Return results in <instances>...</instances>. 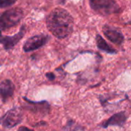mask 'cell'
Listing matches in <instances>:
<instances>
[{"mask_svg":"<svg viewBox=\"0 0 131 131\" xmlns=\"http://www.w3.org/2000/svg\"><path fill=\"white\" fill-rule=\"evenodd\" d=\"M46 25L54 36L58 39H63L72 33L74 19L67 10L62 8H56L47 16Z\"/></svg>","mask_w":131,"mask_h":131,"instance_id":"6da1fadb","label":"cell"},{"mask_svg":"<svg viewBox=\"0 0 131 131\" xmlns=\"http://www.w3.org/2000/svg\"><path fill=\"white\" fill-rule=\"evenodd\" d=\"M23 16V9L18 7L12 8L4 12L0 15V31L16 26L21 21Z\"/></svg>","mask_w":131,"mask_h":131,"instance_id":"7a4b0ae2","label":"cell"},{"mask_svg":"<svg viewBox=\"0 0 131 131\" xmlns=\"http://www.w3.org/2000/svg\"><path fill=\"white\" fill-rule=\"evenodd\" d=\"M90 5L93 10L104 15L117 13L121 11L119 5L114 0H90Z\"/></svg>","mask_w":131,"mask_h":131,"instance_id":"3957f363","label":"cell"},{"mask_svg":"<svg viewBox=\"0 0 131 131\" xmlns=\"http://www.w3.org/2000/svg\"><path fill=\"white\" fill-rule=\"evenodd\" d=\"M23 120L21 109L15 107L8 111L2 117H0V124L7 129H11L20 124Z\"/></svg>","mask_w":131,"mask_h":131,"instance_id":"277c9868","label":"cell"},{"mask_svg":"<svg viewBox=\"0 0 131 131\" xmlns=\"http://www.w3.org/2000/svg\"><path fill=\"white\" fill-rule=\"evenodd\" d=\"M22 98L26 102V104L23 106V108L27 111L33 112L34 114H40L41 116H46L51 111V106L49 103L46 101L36 102L32 101L25 97H23Z\"/></svg>","mask_w":131,"mask_h":131,"instance_id":"5b68a950","label":"cell"},{"mask_svg":"<svg viewBox=\"0 0 131 131\" xmlns=\"http://www.w3.org/2000/svg\"><path fill=\"white\" fill-rule=\"evenodd\" d=\"M49 38V36L45 34L34 35L26 40L23 45V51L25 52H30L39 49L48 42Z\"/></svg>","mask_w":131,"mask_h":131,"instance_id":"8992f818","label":"cell"},{"mask_svg":"<svg viewBox=\"0 0 131 131\" xmlns=\"http://www.w3.org/2000/svg\"><path fill=\"white\" fill-rule=\"evenodd\" d=\"M26 31L25 25H21L18 32L12 36H8V35H2V31H0V44L3 45V48L8 51L12 48H13L23 38Z\"/></svg>","mask_w":131,"mask_h":131,"instance_id":"52a82bcc","label":"cell"},{"mask_svg":"<svg viewBox=\"0 0 131 131\" xmlns=\"http://www.w3.org/2000/svg\"><path fill=\"white\" fill-rule=\"evenodd\" d=\"M103 33L109 41L116 45H121L124 41V37L120 29H116L107 25H104Z\"/></svg>","mask_w":131,"mask_h":131,"instance_id":"ba28073f","label":"cell"},{"mask_svg":"<svg viewBox=\"0 0 131 131\" xmlns=\"http://www.w3.org/2000/svg\"><path fill=\"white\" fill-rule=\"evenodd\" d=\"M15 89V84L11 80L5 79L0 83V97L3 103H5L13 96Z\"/></svg>","mask_w":131,"mask_h":131,"instance_id":"9c48e42d","label":"cell"},{"mask_svg":"<svg viewBox=\"0 0 131 131\" xmlns=\"http://www.w3.org/2000/svg\"><path fill=\"white\" fill-rule=\"evenodd\" d=\"M127 113L125 111H121L111 116L107 121H106L101 124V127L104 128H107L111 126L123 127L127 121Z\"/></svg>","mask_w":131,"mask_h":131,"instance_id":"30bf717a","label":"cell"},{"mask_svg":"<svg viewBox=\"0 0 131 131\" xmlns=\"http://www.w3.org/2000/svg\"><path fill=\"white\" fill-rule=\"evenodd\" d=\"M96 42H97V48L101 51H105L107 53H109V54H116L117 52L114 48L110 46L106 42V41L102 38V36H101L100 35H97V36H96Z\"/></svg>","mask_w":131,"mask_h":131,"instance_id":"8fae6325","label":"cell"},{"mask_svg":"<svg viewBox=\"0 0 131 131\" xmlns=\"http://www.w3.org/2000/svg\"><path fill=\"white\" fill-rule=\"evenodd\" d=\"M83 127L78 125L73 120H69L61 131H82Z\"/></svg>","mask_w":131,"mask_h":131,"instance_id":"7c38bea8","label":"cell"},{"mask_svg":"<svg viewBox=\"0 0 131 131\" xmlns=\"http://www.w3.org/2000/svg\"><path fill=\"white\" fill-rule=\"evenodd\" d=\"M17 0H0V8H7L15 4Z\"/></svg>","mask_w":131,"mask_h":131,"instance_id":"4fadbf2b","label":"cell"},{"mask_svg":"<svg viewBox=\"0 0 131 131\" xmlns=\"http://www.w3.org/2000/svg\"><path fill=\"white\" fill-rule=\"evenodd\" d=\"M45 76H46V78H47L49 81H54V80L55 79V75H54V74L52 73V72L46 73Z\"/></svg>","mask_w":131,"mask_h":131,"instance_id":"5bb4252c","label":"cell"},{"mask_svg":"<svg viewBox=\"0 0 131 131\" xmlns=\"http://www.w3.org/2000/svg\"><path fill=\"white\" fill-rule=\"evenodd\" d=\"M18 131H34V130H31V129H29V128H28V127H20L18 128Z\"/></svg>","mask_w":131,"mask_h":131,"instance_id":"9a60e30c","label":"cell"},{"mask_svg":"<svg viewBox=\"0 0 131 131\" xmlns=\"http://www.w3.org/2000/svg\"><path fill=\"white\" fill-rule=\"evenodd\" d=\"M127 24H129V25H131V21H130L129 22H127Z\"/></svg>","mask_w":131,"mask_h":131,"instance_id":"2e32d148","label":"cell"}]
</instances>
